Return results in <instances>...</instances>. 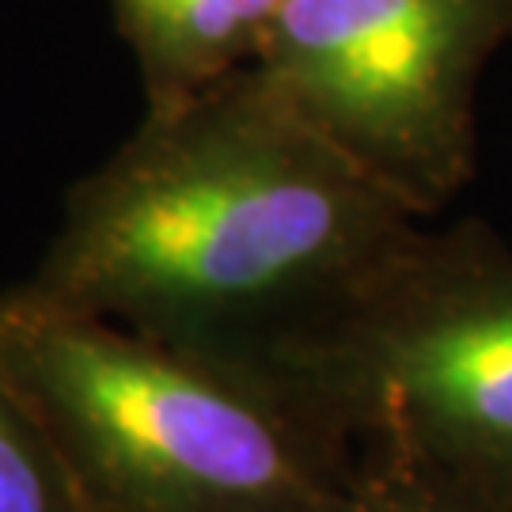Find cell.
Listing matches in <instances>:
<instances>
[{"instance_id": "obj_1", "label": "cell", "mask_w": 512, "mask_h": 512, "mask_svg": "<svg viewBox=\"0 0 512 512\" xmlns=\"http://www.w3.org/2000/svg\"><path fill=\"white\" fill-rule=\"evenodd\" d=\"M421 224L247 65L145 107L19 285L258 380Z\"/></svg>"}, {"instance_id": "obj_2", "label": "cell", "mask_w": 512, "mask_h": 512, "mask_svg": "<svg viewBox=\"0 0 512 512\" xmlns=\"http://www.w3.org/2000/svg\"><path fill=\"white\" fill-rule=\"evenodd\" d=\"M0 376L50 437L80 512H346L353 448L239 368L12 285Z\"/></svg>"}, {"instance_id": "obj_4", "label": "cell", "mask_w": 512, "mask_h": 512, "mask_svg": "<svg viewBox=\"0 0 512 512\" xmlns=\"http://www.w3.org/2000/svg\"><path fill=\"white\" fill-rule=\"evenodd\" d=\"M509 42L512 0H281L255 69L429 220L475 179L478 84Z\"/></svg>"}, {"instance_id": "obj_6", "label": "cell", "mask_w": 512, "mask_h": 512, "mask_svg": "<svg viewBox=\"0 0 512 512\" xmlns=\"http://www.w3.org/2000/svg\"><path fill=\"white\" fill-rule=\"evenodd\" d=\"M346 512H505L399 444L368 440L353 448Z\"/></svg>"}, {"instance_id": "obj_3", "label": "cell", "mask_w": 512, "mask_h": 512, "mask_svg": "<svg viewBox=\"0 0 512 512\" xmlns=\"http://www.w3.org/2000/svg\"><path fill=\"white\" fill-rule=\"evenodd\" d=\"M258 380L342 448L399 444L512 512V247L421 224Z\"/></svg>"}, {"instance_id": "obj_7", "label": "cell", "mask_w": 512, "mask_h": 512, "mask_svg": "<svg viewBox=\"0 0 512 512\" xmlns=\"http://www.w3.org/2000/svg\"><path fill=\"white\" fill-rule=\"evenodd\" d=\"M0 512H80L38 418L0 376Z\"/></svg>"}, {"instance_id": "obj_5", "label": "cell", "mask_w": 512, "mask_h": 512, "mask_svg": "<svg viewBox=\"0 0 512 512\" xmlns=\"http://www.w3.org/2000/svg\"><path fill=\"white\" fill-rule=\"evenodd\" d=\"M110 8L145 107H156L255 65L281 0H110Z\"/></svg>"}]
</instances>
